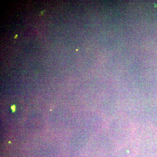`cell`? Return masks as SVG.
Listing matches in <instances>:
<instances>
[{
  "mask_svg": "<svg viewBox=\"0 0 157 157\" xmlns=\"http://www.w3.org/2000/svg\"><path fill=\"white\" fill-rule=\"evenodd\" d=\"M11 109H12V110L13 112H14L15 110V105H13L11 107Z\"/></svg>",
  "mask_w": 157,
  "mask_h": 157,
  "instance_id": "cell-1",
  "label": "cell"
},
{
  "mask_svg": "<svg viewBox=\"0 0 157 157\" xmlns=\"http://www.w3.org/2000/svg\"><path fill=\"white\" fill-rule=\"evenodd\" d=\"M17 36H18V35H15V37H14V38H17Z\"/></svg>",
  "mask_w": 157,
  "mask_h": 157,
  "instance_id": "cell-2",
  "label": "cell"
}]
</instances>
